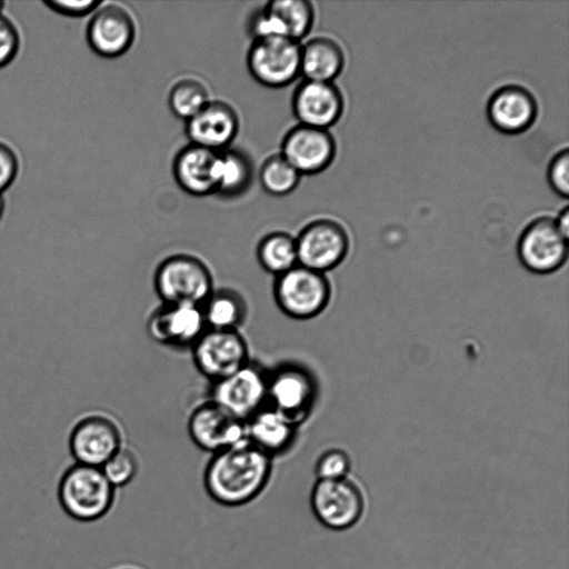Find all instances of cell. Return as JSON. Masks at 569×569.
<instances>
[{
	"mask_svg": "<svg viewBox=\"0 0 569 569\" xmlns=\"http://www.w3.org/2000/svg\"><path fill=\"white\" fill-rule=\"evenodd\" d=\"M257 260L274 277L284 273L298 264L296 237L283 231L266 234L258 243Z\"/></svg>",
	"mask_w": 569,
	"mask_h": 569,
	"instance_id": "484cf974",
	"label": "cell"
},
{
	"mask_svg": "<svg viewBox=\"0 0 569 569\" xmlns=\"http://www.w3.org/2000/svg\"><path fill=\"white\" fill-rule=\"evenodd\" d=\"M301 174L279 153L267 158L259 172L262 188L270 194L282 197L296 189Z\"/></svg>",
	"mask_w": 569,
	"mask_h": 569,
	"instance_id": "83f0119b",
	"label": "cell"
},
{
	"mask_svg": "<svg viewBox=\"0 0 569 569\" xmlns=\"http://www.w3.org/2000/svg\"><path fill=\"white\" fill-rule=\"evenodd\" d=\"M19 173V159L14 150L0 141V194L8 190Z\"/></svg>",
	"mask_w": 569,
	"mask_h": 569,
	"instance_id": "d6a6232c",
	"label": "cell"
},
{
	"mask_svg": "<svg viewBox=\"0 0 569 569\" xmlns=\"http://www.w3.org/2000/svg\"><path fill=\"white\" fill-rule=\"evenodd\" d=\"M53 12L66 16L80 18L94 12L102 2L96 0H81V1H62V0H48L43 2Z\"/></svg>",
	"mask_w": 569,
	"mask_h": 569,
	"instance_id": "836d02e7",
	"label": "cell"
},
{
	"mask_svg": "<svg viewBox=\"0 0 569 569\" xmlns=\"http://www.w3.org/2000/svg\"><path fill=\"white\" fill-rule=\"evenodd\" d=\"M547 178L552 190L560 197L569 194V151H558L549 162Z\"/></svg>",
	"mask_w": 569,
	"mask_h": 569,
	"instance_id": "4dcf8cb0",
	"label": "cell"
},
{
	"mask_svg": "<svg viewBox=\"0 0 569 569\" xmlns=\"http://www.w3.org/2000/svg\"><path fill=\"white\" fill-rule=\"evenodd\" d=\"M517 251L521 263L529 271L551 273L567 260L568 238L560 232L555 219L539 217L521 232Z\"/></svg>",
	"mask_w": 569,
	"mask_h": 569,
	"instance_id": "7c38bea8",
	"label": "cell"
},
{
	"mask_svg": "<svg viewBox=\"0 0 569 569\" xmlns=\"http://www.w3.org/2000/svg\"><path fill=\"white\" fill-rule=\"evenodd\" d=\"M280 154L300 174H316L331 164L336 142L328 129L298 124L283 137Z\"/></svg>",
	"mask_w": 569,
	"mask_h": 569,
	"instance_id": "e0dca14e",
	"label": "cell"
},
{
	"mask_svg": "<svg viewBox=\"0 0 569 569\" xmlns=\"http://www.w3.org/2000/svg\"><path fill=\"white\" fill-rule=\"evenodd\" d=\"M207 329L200 306L161 303L147 321L149 337L169 347H190Z\"/></svg>",
	"mask_w": 569,
	"mask_h": 569,
	"instance_id": "2e32d148",
	"label": "cell"
},
{
	"mask_svg": "<svg viewBox=\"0 0 569 569\" xmlns=\"http://www.w3.org/2000/svg\"><path fill=\"white\" fill-rule=\"evenodd\" d=\"M123 446L117 420L103 410L83 417L72 430L69 449L77 463L101 468Z\"/></svg>",
	"mask_w": 569,
	"mask_h": 569,
	"instance_id": "8fae6325",
	"label": "cell"
},
{
	"mask_svg": "<svg viewBox=\"0 0 569 569\" xmlns=\"http://www.w3.org/2000/svg\"><path fill=\"white\" fill-rule=\"evenodd\" d=\"M191 351L197 370L211 382L232 375L250 361L248 343L239 330L207 328Z\"/></svg>",
	"mask_w": 569,
	"mask_h": 569,
	"instance_id": "52a82bcc",
	"label": "cell"
},
{
	"mask_svg": "<svg viewBox=\"0 0 569 569\" xmlns=\"http://www.w3.org/2000/svg\"><path fill=\"white\" fill-rule=\"evenodd\" d=\"M272 458L248 441L211 456L203 471L208 496L224 507H241L267 487Z\"/></svg>",
	"mask_w": 569,
	"mask_h": 569,
	"instance_id": "6da1fadb",
	"label": "cell"
},
{
	"mask_svg": "<svg viewBox=\"0 0 569 569\" xmlns=\"http://www.w3.org/2000/svg\"><path fill=\"white\" fill-rule=\"evenodd\" d=\"M299 426L270 406L246 421L247 441L270 456H281L293 446Z\"/></svg>",
	"mask_w": 569,
	"mask_h": 569,
	"instance_id": "7402d4cb",
	"label": "cell"
},
{
	"mask_svg": "<svg viewBox=\"0 0 569 569\" xmlns=\"http://www.w3.org/2000/svg\"><path fill=\"white\" fill-rule=\"evenodd\" d=\"M201 310L207 328L220 330H239L248 315L244 298L230 288L213 289Z\"/></svg>",
	"mask_w": 569,
	"mask_h": 569,
	"instance_id": "cb8c5ba5",
	"label": "cell"
},
{
	"mask_svg": "<svg viewBox=\"0 0 569 569\" xmlns=\"http://www.w3.org/2000/svg\"><path fill=\"white\" fill-rule=\"evenodd\" d=\"M310 507L326 528L346 530L361 518L365 499L358 485L348 478L317 479L310 492Z\"/></svg>",
	"mask_w": 569,
	"mask_h": 569,
	"instance_id": "ba28073f",
	"label": "cell"
},
{
	"mask_svg": "<svg viewBox=\"0 0 569 569\" xmlns=\"http://www.w3.org/2000/svg\"><path fill=\"white\" fill-rule=\"evenodd\" d=\"M219 152L189 143L176 154L172 172L178 186L194 197L216 193Z\"/></svg>",
	"mask_w": 569,
	"mask_h": 569,
	"instance_id": "44dd1931",
	"label": "cell"
},
{
	"mask_svg": "<svg viewBox=\"0 0 569 569\" xmlns=\"http://www.w3.org/2000/svg\"><path fill=\"white\" fill-rule=\"evenodd\" d=\"M153 286L162 303L202 306L213 291V277L199 258L178 253L163 259L157 267Z\"/></svg>",
	"mask_w": 569,
	"mask_h": 569,
	"instance_id": "3957f363",
	"label": "cell"
},
{
	"mask_svg": "<svg viewBox=\"0 0 569 569\" xmlns=\"http://www.w3.org/2000/svg\"><path fill=\"white\" fill-rule=\"evenodd\" d=\"M57 493L64 512L81 522L104 517L116 499V488L108 481L101 468L77 462L60 475Z\"/></svg>",
	"mask_w": 569,
	"mask_h": 569,
	"instance_id": "7a4b0ae2",
	"label": "cell"
},
{
	"mask_svg": "<svg viewBox=\"0 0 569 569\" xmlns=\"http://www.w3.org/2000/svg\"><path fill=\"white\" fill-rule=\"evenodd\" d=\"M253 178L252 162L247 153L237 149L219 152L216 193L236 198L244 193Z\"/></svg>",
	"mask_w": 569,
	"mask_h": 569,
	"instance_id": "d4e9b609",
	"label": "cell"
},
{
	"mask_svg": "<svg viewBox=\"0 0 569 569\" xmlns=\"http://www.w3.org/2000/svg\"><path fill=\"white\" fill-rule=\"evenodd\" d=\"M315 9L307 0H274L249 19V31L257 39L287 38L299 42L312 28Z\"/></svg>",
	"mask_w": 569,
	"mask_h": 569,
	"instance_id": "4fadbf2b",
	"label": "cell"
},
{
	"mask_svg": "<svg viewBox=\"0 0 569 569\" xmlns=\"http://www.w3.org/2000/svg\"><path fill=\"white\" fill-rule=\"evenodd\" d=\"M301 44L287 38L253 40L247 66L256 81L269 88L290 84L300 74Z\"/></svg>",
	"mask_w": 569,
	"mask_h": 569,
	"instance_id": "30bf717a",
	"label": "cell"
},
{
	"mask_svg": "<svg viewBox=\"0 0 569 569\" xmlns=\"http://www.w3.org/2000/svg\"><path fill=\"white\" fill-rule=\"evenodd\" d=\"M4 4H6V2L0 0V14L2 13V9H3Z\"/></svg>",
	"mask_w": 569,
	"mask_h": 569,
	"instance_id": "8d00e7d4",
	"label": "cell"
},
{
	"mask_svg": "<svg viewBox=\"0 0 569 569\" xmlns=\"http://www.w3.org/2000/svg\"><path fill=\"white\" fill-rule=\"evenodd\" d=\"M3 212H4V200H3L2 194H0V221L2 219Z\"/></svg>",
	"mask_w": 569,
	"mask_h": 569,
	"instance_id": "d590c367",
	"label": "cell"
},
{
	"mask_svg": "<svg viewBox=\"0 0 569 569\" xmlns=\"http://www.w3.org/2000/svg\"><path fill=\"white\" fill-rule=\"evenodd\" d=\"M20 33L16 24L0 14V69L10 64L20 49Z\"/></svg>",
	"mask_w": 569,
	"mask_h": 569,
	"instance_id": "1f68e13d",
	"label": "cell"
},
{
	"mask_svg": "<svg viewBox=\"0 0 569 569\" xmlns=\"http://www.w3.org/2000/svg\"><path fill=\"white\" fill-rule=\"evenodd\" d=\"M86 38L91 50L98 56L120 57L133 44L134 20L129 11L119 4H101L88 22Z\"/></svg>",
	"mask_w": 569,
	"mask_h": 569,
	"instance_id": "9a60e30c",
	"label": "cell"
},
{
	"mask_svg": "<svg viewBox=\"0 0 569 569\" xmlns=\"http://www.w3.org/2000/svg\"><path fill=\"white\" fill-rule=\"evenodd\" d=\"M188 433L199 449L211 455L247 441L246 422L211 400L192 410Z\"/></svg>",
	"mask_w": 569,
	"mask_h": 569,
	"instance_id": "5bb4252c",
	"label": "cell"
},
{
	"mask_svg": "<svg viewBox=\"0 0 569 569\" xmlns=\"http://www.w3.org/2000/svg\"><path fill=\"white\" fill-rule=\"evenodd\" d=\"M351 467L349 455L338 448L322 452L316 461L315 473L320 480L347 478Z\"/></svg>",
	"mask_w": 569,
	"mask_h": 569,
	"instance_id": "f546056e",
	"label": "cell"
},
{
	"mask_svg": "<svg viewBox=\"0 0 569 569\" xmlns=\"http://www.w3.org/2000/svg\"><path fill=\"white\" fill-rule=\"evenodd\" d=\"M538 106L533 94L518 84L497 89L489 98L487 116L500 132L517 134L529 129L537 117Z\"/></svg>",
	"mask_w": 569,
	"mask_h": 569,
	"instance_id": "ffe728a7",
	"label": "cell"
},
{
	"mask_svg": "<svg viewBox=\"0 0 569 569\" xmlns=\"http://www.w3.org/2000/svg\"><path fill=\"white\" fill-rule=\"evenodd\" d=\"M119 569H139V568H136V567H121Z\"/></svg>",
	"mask_w": 569,
	"mask_h": 569,
	"instance_id": "74e56055",
	"label": "cell"
},
{
	"mask_svg": "<svg viewBox=\"0 0 569 569\" xmlns=\"http://www.w3.org/2000/svg\"><path fill=\"white\" fill-rule=\"evenodd\" d=\"M560 232L568 238L569 234V208L566 206L555 219Z\"/></svg>",
	"mask_w": 569,
	"mask_h": 569,
	"instance_id": "e575fe53",
	"label": "cell"
},
{
	"mask_svg": "<svg viewBox=\"0 0 569 569\" xmlns=\"http://www.w3.org/2000/svg\"><path fill=\"white\" fill-rule=\"evenodd\" d=\"M318 398V382L303 365L283 362L268 370V406L300 426Z\"/></svg>",
	"mask_w": 569,
	"mask_h": 569,
	"instance_id": "5b68a950",
	"label": "cell"
},
{
	"mask_svg": "<svg viewBox=\"0 0 569 569\" xmlns=\"http://www.w3.org/2000/svg\"><path fill=\"white\" fill-rule=\"evenodd\" d=\"M209 400L246 422L268 403V370L250 360L232 375L212 382Z\"/></svg>",
	"mask_w": 569,
	"mask_h": 569,
	"instance_id": "8992f818",
	"label": "cell"
},
{
	"mask_svg": "<svg viewBox=\"0 0 569 569\" xmlns=\"http://www.w3.org/2000/svg\"><path fill=\"white\" fill-rule=\"evenodd\" d=\"M108 481L117 489L129 485L139 471L136 453L122 446L102 467Z\"/></svg>",
	"mask_w": 569,
	"mask_h": 569,
	"instance_id": "f1b7e54d",
	"label": "cell"
},
{
	"mask_svg": "<svg viewBox=\"0 0 569 569\" xmlns=\"http://www.w3.org/2000/svg\"><path fill=\"white\" fill-rule=\"evenodd\" d=\"M239 131V117L227 102L209 101L196 116L186 121V134L192 144L221 152Z\"/></svg>",
	"mask_w": 569,
	"mask_h": 569,
	"instance_id": "d6986e66",
	"label": "cell"
},
{
	"mask_svg": "<svg viewBox=\"0 0 569 569\" xmlns=\"http://www.w3.org/2000/svg\"><path fill=\"white\" fill-rule=\"evenodd\" d=\"M345 64L340 44L328 37H317L301 46L300 74L305 80L332 82Z\"/></svg>",
	"mask_w": 569,
	"mask_h": 569,
	"instance_id": "603a6c76",
	"label": "cell"
},
{
	"mask_svg": "<svg viewBox=\"0 0 569 569\" xmlns=\"http://www.w3.org/2000/svg\"><path fill=\"white\" fill-rule=\"evenodd\" d=\"M292 111L299 124L328 129L343 111V97L332 82L303 80L292 96Z\"/></svg>",
	"mask_w": 569,
	"mask_h": 569,
	"instance_id": "ac0fdd59",
	"label": "cell"
},
{
	"mask_svg": "<svg viewBox=\"0 0 569 569\" xmlns=\"http://www.w3.org/2000/svg\"><path fill=\"white\" fill-rule=\"evenodd\" d=\"M273 298L289 318L308 320L328 307L331 284L326 273L297 264L274 277Z\"/></svg>",
	"mask_w": 569,
	"mask_h": 569,
	"instance_id": "277c9868",
	"label": "cell"
},
{
	"mask_svg": "<svg viewBox=\"0 0 569 569\" xmlns=\"http://www.w3.org/2000/svg\"><path fill=\"white\" fill-rule=\"evenodd\" d=\"M298 264L326 273L338 267L349 251V236L341 223L317 219L296 237Z\"/></svg>",
	"mask_w": 569,
	"mask_h": 569,
	"instance_id": "9c48e42d",
	"label": "cell"
},
{
	"mask_svg": "<svg viewBox=\"0 0 569 569\" xmlns=\"http://www.w3.org/2000/svg\"><path fill=\"white\" fill-rule=\"evenodd\" d=\"M209 101L206 86L193 78L178 80L168 96L171 111L184 121L196 116Z\"/></svg>",
	"mask_w": 569,
	"mask_h": 569,
	"instance_id": "4316f807",
	"label": "cell"
}]
</instances>
